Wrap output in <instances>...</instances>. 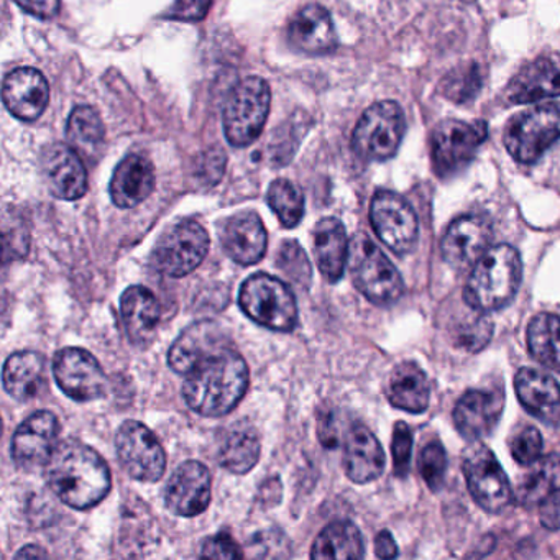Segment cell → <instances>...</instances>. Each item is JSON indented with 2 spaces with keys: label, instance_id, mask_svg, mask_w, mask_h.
<instances>
[{
  "label": "cell",
  "instance_id": "obj_11",
  "mask_svg": "<svg viewBox=\"0 0 560 560\" xmlns=\"http://www.w3.org/2000/svg\"><path fill=\"white\" fill-rule=\"evenodd\" d=\"M464 475L478 506L488 513H501L513 501L510 481L493 452L475 441L464 457Z\"/></svg>",
  "mask_w": 560,
  "mask_h": 560
},
{
  "label": "cell",
  "instance_id": "obj_12",
  "mask_svg": "<svg viewBox=\"0 0 560 560\" xmlns=\"http://www.w3.org/2000/svg\"><path fill=\"white\" fill-rule=\"evenodd\" d=\"M370 221L380 241L393 254H409L418 244V215L411 205L396 192L378 191L373 196Z\"/></svg>",
  "mask_w": 560,
  "mask_h": 560
},
{
  "label": "cell",
  "instance_id": "obj_9",
  "mask_svg": "<svg viewBox=\"0 0 560 560\" xmlns=\"http://www.w3.org/2000/svg\"><path fill=\"white\" fill-rule=\"evenodd\" d=\"M487 137L488 127L483 120H445L435 127L431 136V160L435 175L451 178L460 173L470 165Z\"/></svg>",
  "mask_w": 560,
  "mask_h": 560
},
{
  "label": "cell",
  "instance_id": "obj_15",
  "mask_svg": "<svg viewBox=\"0 0 560 560\" xmlns=\"http://www.w3.org/2000/svg\"><path fill=\"white\" fill-rule=\"evenodd\" d=\"M60 422L51 411H38L25 419L12 438V460L25 471L47 467L57 448Z\"/></svg>",
  "mask_w": 560,
  "mask_h": 560
},
{
  "label": "cell",
  "instance_id": "obj_32",
  "mask_svg": "<svg viewBox=\"0 0 560 560\" xmlns=\"http://www.w3.org/2000/svg\"><path fill=\"white\" fill-rule=\"evenodd\" d=\"M257 431L248 424H235L225 435L219 451V464L232 474H247L260 458Z\"/></svg>",
  "mask_w": 560,
  "mask_h": 560
},
{
  "label": "cell",
  "instance_id": "obj_46",
  "mask_svg": "<svg viewBox=\"0 0 560 560\" xmlns=\"http://www.w3.org/2000/svg\"><path fill=\"white\" fill-rule=\"evenodd\" d=\"M539 516L547 529H560V490L553 491L540 503Z\"/></svg>",
  "mask_w": 560,
  "mask_h": 560
},
{
  "label": "cell",
  "instance_id": "obj_34",
  "mask_svg": "<svg viewBox=\"0 0 560 560\" xmlns=\"http://www.w3.org/2000/svg\"><path fill=\"white\" fill-rule=\"evenodd\" d=\"M104 124L97 110L90 106H80L68 119L67 136L70 145L80 155L91 156L101 152L104 145Z\"/></svg>",
  "mask_w": 560,
  "mask_h": 560
},
{
  "label": "cell",
  "instance_id": "obj_31",
  "mask_svg": "<svg viewBox=\"0 0 560 560\" xmlns=\"http://www.w3.org/2000/svg\"><path fill=\"white\" fill-rule=\"evenodd\" d=\"M363 556L362 534L350 521H336L324 527L311 550L313 559H362Z\"/></svg>",
  "mask_w": 560,
  "mask_h": 560
},
{
  "label": "cell",
  "instance_id": "obj_17",
  "mask_svg": "<svg viewBox=\"0 0 560 560\" xmlns=\"http://www.w3.org/2000/svg\"><path fill=\"white\" fill-rule=\"evenodd\" d=\"M211 474L198 460H188L176 468L165 488V503L176 516L195 517L211 503Z\"/></svg>",
  "mask_w": 560,
  "mask_h": 560
},
{
  "label": "cell",
  "instance_id": "obj_30",
  "mask_svg": "<svg viewBox=\"0 0 560 560\" xmlns=\"http://www.w3.org/2000/svg\"><path fill=\"white\" fill-rule=\"evenodd\" d=\"M386 396L395 408L412 415L424 412L431 396L428 376L416 363H401L392 373Z\"/></svg>",
  "mask_w": 560,
  "mask_h": 560
},
{
  "label": "cell",
  "instance_id": "obj_8",
  "mask_svg": "<svg viewBox=\"0 0 560 560\" xmlns=\"http://www.w3.org/2000/svg\"><path fill=\"white\" fill-rule=\"evenodd\" d=\"M405 130V114L398 104L393 101L373 104L353 130V152L372 162H385L398 152Z\"/></svg>",
  "mask_w": 560,
  "mask_h": 560
},
{
  "label": "cell",
  "instance_id": "obj_3",
  "mask_svg": "<svg viewBox=\"0 0 560 560\" xmlns=\"http://www.w3.org/2000/svg\"><path fill=\"white\" fill-rule=\"evenodd\" d=\"M521 277L523 264L516 248L506 244L488 248L471 268L464 290L465 303L477 313L501 310L516 296Z\"/></svg>",
  "mask_w": 560,
  "mask_h": 560
},
{
  "label": "cell",
  "instance_id": "obj_37",
  "mask_svg": "<svg viewBox=\"0 0 560 560\" xmlns=\"http://www.w3.org/2000/svg\"><path fill=\"white\" fill-rule=\"evenodd\" d=\"M483 86L481 68L475 63L455 68L442 81V94L452 103L465 104L474 101Z\"/></svg>",
  "mask_w": 560,
  "mask_h": 560
},
{
  "label": "cell",
  "instance_id": "obj_39",
  "mask_svg": "<svg viewBox=\"0 0 560 560\" xmlns=\"http://www.w3.org/2000/svg\"><path fill=\"white\" fill-rule=\"evenodd\" d=\"M418 465L425 485L431 490L438 491L442 487L445 470H447V455H445L444 447L439 442L425 445L419 455Z\"/></svg>",
  "mask_w": 560,
  "mask_h": 560
},
{
  "label": "cell",
  "instance_id": "obj_26",
  "mask_svg": "<svg viewBox=\"0 0 560 560\" xmlns=\"http://www.w3.org/2000/svg\"><path fill=\"white\" fill-rule=\"evenodd\" d=\"M156 176L152 162L142 155L124 159L110 179V198L122 209L136 208L155 189Z\"/></svg>",
  "mask_w": 560,
  "mask_h": 560
},
{
  "label": "cell",
  "instance_id": "obj_36",
  "mask_svg": "<svg viewBox=\"0 0 560 560\" xmlns=\"http://www.w3.org/2000/svg\"><path fill=\"white\" fill-rule=\"evenodd\" d=\"M267 199L283 228L293 229L300 224L304 215V196L298 186L288 179H277L268 188Z\"/></svg>",
  "mask_w": 560,
  "mask_h": 560
},
{
  "label": "cell",
  "instance_id": "obj_48",
  "mask_svg": "<svg viewBox=\"0 0 560 560\" xmlns=\"http://www.w3.org/2000/svg\"><path fill=\"white\" fill-rule=\"evenodd\" d=\"M15 557H18V559H24V557H27V559L28 557H47V552H45L42 547L27 546L24 547V549L19 550V552L15 553Z\"/></svg>",
  "mask_w": 560,
  "mask_h": 560
},
{
  "label": "cell",
  "instance_id": "obj_45",
  "mask_svg": "<svg viewBox=\"0 0 560 560\" xmlns=\"http://www.w3.org/2000/svg\"><path fill=\"white\" fill-rule=\"evenodd\" d=\"M19 8L38 19H54L60 12L61 0H14Z\"/></svg>",
  "mask_w": 560,
  "mask_h": 560
},
{
  "label": "cell",
  "instance_id": "obj_27",
  "mask_svg": "<svg viewBox=\"0 0 560 560\" xmlns=\"http://www.w3.org/2000/svg\"><path fill=\"white\" fill-rule=\"evenodd\" d=\"M120 314L130 342L137 347H147L155 337L160 324V304L149 288H127L120 298Z\"/></svg>",
  "mask_w": 560,
  "mask_h": 560
},
{
  "label": "cell",
  "instance_id": "obj_4",
  "mask_svg": "<svg viewBox=\"0 0 560 560\" xmlns=\"http://www.w3.org/2000/svg\"><path fill=\"white\" fill-rule=\"evenodd\" d=\"M349 270L357 290L376 306H392L405 293L401 275L365 234L350 242Z\"/></svg>",
  "mask_w": 560,
  "mask_h": 560
},
{
  "label": "cell",
  "instance_id": "obj_28",
  "mask_svg": "<svg viewBox=\"0 0 560 560\" xmlns=\"http://www.w3.org/2000/svg\"><path fill=\"white\" fill-rule=\"evenodd\" d=\"M350 244L346 228L336 218H326L314 228V255L324 280L337 283L349 264Z\"/></svg>",
  "mask_w": 560,
  "mask_h": 560
},
{
  "label": "cell",
  "instance_id": "obj_1",
  "mask_svg": "<svg viewBox=\"0 0 560 560\" xmlns=\"http://www.w3.org/2000/svg\"><path fill=\"white\" fill-rule=\"evenodd\" d=\"M173 372L185 376L183 396L192 411L219 418L237 408L248 389V366L219 324L201 320L183 330L168 352Z\"/></svg>",
  "mask_w": 560,
  "mask_h": 560
},
{
  "label": "cell",
  "instance_id": "obj_40",
  "mask_svg": "<svg viewBox=\"0 0 560 560\" xmlns=\"http://www.w3.org/2000/svg\"><path fill=\"white\" fill-rule=\"evenodd\" d=\"M510 451L521 465H534L542 454V435L536 428H524L511 439Z\"/></svg>",
  "mask_w": 560,
  "mask_h": 560
},
{
  "label": "cell",
  "instance_id": "obj_29",
  "mask_svg": "<svg viewBox=\"0 0 560 560\" xmlns=\"http://www.w3.org/2000/svg\"><path fill=\"white\" fill-rule=\"evenodd\" d=\"M45 383V359L40 353L24 350L12 353L4 365V388L18 401H31Z\"/></svg>",
  "mask_w": 560,
  "mask_h": 560
},
{
  "label": "cell",
  "instance_id": "obj_19",
  "mask_svg": "<svg viewBox=\"0 0 560 560\" xmlns=\"http://www.w3.org/2000/svg\"><path fill=\"white\" fill-rule=\"evenodd\" d=\"M504 396L491 389H470L454 409V424L458 434L467 441L487 438L503 415Z\"/></svg>",
  "mask_w": 560,
  "mask_h": 560
},
{
  "label": "cell",
  "instance_id": "obj_18",
  "mask_svg": "<svg viewBox=\"0 0 560 560\" xmlns=\"http://www.w3.org/2000/svg\"><path fill=\"white\" fill-rule=\"evenodd\" d=\"M45 183L55 198L77 201L88 191V173L80 153L71 145L48 147L42 155Z\"/></svg>",
  "mask_w": 560,
  "mask_h": 560
},
{
  "label": "cell",
  "instance_id": "obj_6",
  "mask_svg": "<svg viewBox=\"0 0 560 560\" xmlns=\"http://www.w3.org/2000/svg\"><path fill=\"white\" fill-rule=\"evenodd\" d=\"M271 106V90L258 77L245 78L237 84L224 104V132L234 147H248L260 137Z\"/></svg>",
  "mask_w": 560,
  "mask_h": 560
},
{
  "label": "cell",
  "instance_id": "obj_24",
  "mask_svg": "<svg viewBox=\"0 0 560 560\" xmlns=\"http://www.w3.org/2000/svg\"><path fill=\"white\" fill-rule=\"evenodd\" d=\"M514 389L521 405L546 424H560V385L546 373L521 369L514 378Z\"/></svg>",
  "mask_w": 560,
  "mask_h": 560
},
{
  "label": "cell",
  "instance_id": "obj_2",
  "mask_svg": "<svg viewBox=\"0 0 560 560\" xmlns=\"http://www.w3.org/2000/svg\"><path fill=\"white\" fill-rule=\"evenodd\" d=\"M45 468L48 487L74 510L96 506L109 494V467L83 442L68 441L57 445Z\"/></svg>",
  "mask_w": 560,
  "mask_h": 560
},
{
  "label": "cell",
  "instance_id": "obj_42",
  "mask_svg": "<svg viewBox=\"0 0 560 560\" xmlns=\"http://www.w3.org/2000/svg\"><path fill=\"white\" fill-rule=\"evenodd\" d=\"M199 556L209 557V559H242L244 552L228 533H219L218 536L208 537L202 542Z\"/></svg>",
  "mask_w": 560,
  "mask_h": 560
},
{
  "label": "cell",
  "instance_id": "obj_22",
  "mask_svg": "<svg viewBox=\"0 0 560 560\" xmlns=\"http://www.w3.org/2000/svg\"><path fill=\"white\" fill-rule=\"evenodd\" d=\"M560 96V58L540 57L521 68L506 90L511 104H530Z\"/></svg>",
  "mask_w": 560,
  "mask_h": 560
},
{
  "label": "cell",
  "instance_id": "obj_5",
  "mask_svg": "<svg viewBox=\"0 0 560 560\" xmlns=\"http://www.w3.org/2000/svg\"><path fill=\"white\" fill-rule=\"evenodd\" d=\"M238 304L254 323L277 332H291L300 319L293 291L271 275L247 278L238 293Z\"/></svg>",
  "mask_w": 560,
  "mask_h": 560
},
{
  "label": "cell",
  "instance_id": "obj_25",
  "mask_svg": "<svg viewBox=\"0 0 560 560\" xmlns=\"http://www.w3.org/2000/svg\"><path fill=\"white\" fill-rule=\"evenodd\" d=\"M343 468L355 483H370L385 470V452L365 425L355 424L347 434Z\"/></svg>",
  "mask_w": 560,
  "mask_h": 560
},
{
  "label": "cell",
  "instance_id": "obj_44",
  "mask_svg": "<svg viewBox=\"0 0 560 560\" xmlns=\"http://www.w3.org/2000/svg\"><path fill=\"white\" fill-rule=\"evenodd\" d=\"M198 176L206 185H215L221 179L225 170V155L221 150H209L206 155L199 160Z\"/></svg>",
  "mask_w": 560,
  "mask_h": 560
},
{
  "label": "cell",
  "instance_id": "obj_47",
  "mask_svg": "<svg viewBox=\"0 0 560 560\" xmlns=\"http://www.w3.org/2000/svg\"><path fill=\"white\" fill-rule=\"evenodd\" d=\"M375 553L380 559H395L398 556V547L388 530L378 533L375 539Z\"/></svg>",
  "mask_w": 560,
  "mask_h": 560
},
{
  "label": "cell",
  "instance_id": "obj_16",
  "mask_svg": "<svg viewBox=\"0 0 560 560\" xmlns=\"http://www.w3.org/2000/svg\"><path fill=\"white\" fill-rule=\"evenodd\" d=\"M493 228L485 215L468 214L455 219L441 242L442 258L454 270H468L490 248Z\"/></svg>",
  "mask_w": 560,
  "mask_h": 560
},
{
  "label": "cell",
  "instance_id": "obj_38",
  "mask_svg": "<svg viewBox=\"0 0 560 560\" xmlns=\"http://www.w3.org/2000/svg\"><path fill=\"white\" fill-rule=\"evenodd\" d=\"M493 326L483 316H471L462 320L454 332L455 343L468 352H478L490 342Z\"/></svg>",
  "mask_w": 560,
  "mask_h": 560
},
{
  "label": "cell",
  "instance_id": "obj_7",
  "mask_svg": "<svg viewBox=\"0 0 560 560\" xmlns=\"http://www.w3.org/2000/svg\"><path fill=\"white\" fill-rule=\"evenodd\" d=\"M560 139V103L523 110L508 122L504 147L516 162L536 163Z\"/></svg>",
  "mask_w": 560,
  "mask_h": 560
},
{
  "label": "cell",
  "instance_id": "obj_14",
  "mask_svg": "<svg viewBox=\"0 0 560 560\" xmlns=\"http://www.w3.org/2000/svg\"><path fill=\"white\" fill-rule=\"evenodd\" d=\"M54 375L65 395L78 402L103 398L107 392V376L93 353L78 347H68L55 355Z\"/></svg>",
  "mask_w": 560,
  "mask_h": 560
},
{
  "label": "cell",
  "instance_id": "obj_10",
  "mask_svg": "<svg viewBox=\"0 0 560 560\" xmlns=\"http://www.w3.org/2000/svg\"><path fill=\"white\" fill-rule=\"evenodd\" d=\"M209 235L195 221L179 222L156 242L152 260L166 277L183 278L195 271L208 257Z\"/></svg>",
  "mask_w": 560,
  "mask_h": 560
},
{
  "label": "cell",
  "instance_id": "obj_23",
  "mask_svg": "<svg viewBox=\"0 0 560 560\" xmlns=\"http://www.w3.org/2000/svg\"><path fill=\"white\" fill-rule=\"evenodd\" d=\"M288 40L298 51L306 55L330 54L337 47L332 18L323 5H307L290 22Z\"/></svg>",
  "mask_w": 560,
  "mask_h": 560
},
{
  "label": "cell",
  "instance_id": "obj_43",
  "mask_svg": "<svg viewBox=\"0 0 560 560\" xmlns=\"http://www.w3.org/2000/svg\"><path fill=\"white\" fill-rule=\"evenodd\" d=\"M212 0H175L166 18L173 21H202L211 9Z\"/></svg>",
  "mask_w": 560,
  "mask_h": 560
},
{
  "label": "cell",
  "instance_id": "obj_20",
  "mask_svg": "<svg viewBox=\"0 0 560 560\" xmlns=\"http://www.w3.org/2000/svg\"><path fill=\"white\" fill-rule=\"evenodd\" d=\"M2 96L12 116L24 122H34L50 103V86L40 71L19 68L5 78Z\"/></svg>",
  "mask_w": 560,
  "mask_h": 560
},
{
  "label": "cell",
  "instance_id": "obj_13",
  "mask_svg": "<svg viewBox=\"0 0 560 560\" xmlns=\"http://www.w3.org/2000/svg\"><path fill=\"white\" fill-rule=\"evenodd\" d=\"M116 451L124 470L139 481H159L166 470V455L156 435L139 421H126L116 435Z\"/></svg>",
  "mask_w": 560,
  "mask_h": 560
},
{
  "label": "cell",
  "instance_id": "obj_33",
  "mask_svg": "<svg viewBox=\"0 0 560 560\" xmlns=\"http://www.w3.org/2000/svg\"><path fill=\"white\" fill-rule=\"evenodd\" d=\"M527 349L540 365L560 370V316L537 314L527 327Z\"/></svg>",
  "mask_w": 560,
  "mask_h": 560
},
{
  "label": "cell",
  "instance_id": "obj_21",
  "mask_svg": "<svg viewBox=\"0 0 560 560\" xmlns=\"http://www.w3.org/2000/svg\"><path fill=\"white\" fill-rule=\"evenodd\" d=\"M219 237L228 257L244 267L258 264L267 254V231L255 212L232 215L222 225Z\"/></svg>",
  "mask_w": 560,
  "mask_h": 560
},
{
  "label": "cell",
  "instance_id": "obj_35",
  "mask_svg": "<svg viewBox=\"0 0 560 560\" xmlns=\"http://www.w3.org/2000/svg\"><path fill=\"white\" fill-rule=\"evenodd\" d=\"M557 490H560V455L552 454L536 462L523 478L517 487V500L523 506H534Z\"/></svg>",
  "mask_w": 560,
  "mask_h": 560
},
{
  "label": "cell",
  "instance_id": "obj_41",
  "mask_svg": "<svg viewBox=\"0 0 560 560\" xmlns=\"http://www.w3.org/2000/svg\"><path fill=\"white\" fill-rule=\"evenodd\" d=\"M393 465L398 477H406L411 467L412 434L406 422H396L393 431Z\"/></svg>",
  "mask_w": 560,
  "mask_h": 560
}]
</instances>
